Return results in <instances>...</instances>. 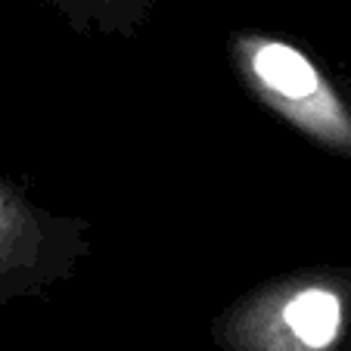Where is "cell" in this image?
Segmentation results:
<instances>
[{
  "mask_svg": "<svg viewBox=\"0 0 351 351\" xmlns=\"http://www.w3.org/2000/svg\"><path fill=\"white\" fill-rule=\"evenodd\" d=\"M90 255V224L53 212L0 168V308L44 295Z\"/></svg>",
  "mask_w": 351,
  "mask_h": 351,
  "instance_id": "3957f363",
  "label": "cell"
},
{
  "mask_svg": "<svg viewBox=\"0 0 351 351\" xmlns=\"http://www.w3.org/2000/svg\"><path fill=\"white\" fill-rule=\"evenodd\" d=\"M227 60L258 106L324 153L351 159V93L305 47L267 32H233Z\"/></svg>",
  "mask_w": 351,
  "mask_h": 351,
  "instance_id": "7a4b0ae2",
  "label": "cell"
},
{
  "mask_svg": "<svg viewBox=\"0 0 351 351\" xmlns=\"http://www.w3.org/2000/svg\"><path fill=\"white\" fill-rule=\"evenodd\" d=\"M221 351H342L351 342V265H308L255 283L212 320Z\"/></svg>",
  "mask_w": 351,
  "mask_h": 351,
  "instance_id": "6da1fadb",
  "label": "cell"
},
{
  "mask_svg": "<svg viewBox=\"0 0 351 351\" xmlns=\"http://www.w3.org/2000/svg\"><path fill=\"white\" fill-rule=\"evenodd\" d=\"M78 34L134 38L149 22L156 0H44Z\"/></svg>",
  "mask_w": 351,
  "mask_h": 351,
  "instance_id": "277c9868",
  "label": "cell"
}]
</instances>
